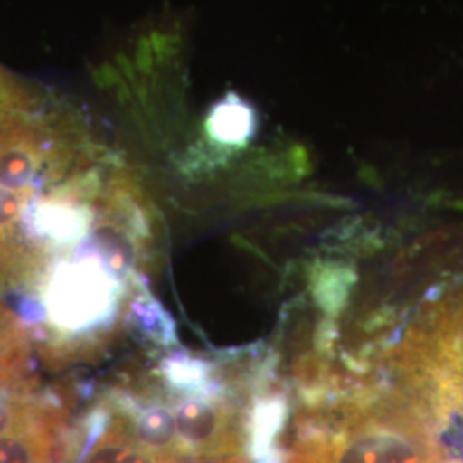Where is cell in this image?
I'll use <instances>...</instances> for the list:
<instances>
[{"label": "cell", "instance_id": "cell-1", "mask_svg": "<svg viewBox=\"0 0 463 463\" xmlns=\"http://www.w3.org/2000/svg\"><path fill=\"white\" fill-rule=\"evenodd\" d=\"M283 463H458L403 390L347 386L300 398Z\"/></svg>", "mask_w": 463, "mask_h": 463}, {"label": "cell", "instance_id": "cell-7", "mask_svg": "<svg viewBox=\"0 0 463 463\" xmlns=\"http://www.w3.org/2000/svg\"><path fill=\"white\" fill-rule=\"evenodd\" d=\"M62 417L43 420L0 438V463H55Z\"/></svg>", "mask_w": 463, "mask_h": 463}, {"label": "cell", "instance_id": "cell-4", "mask_svg": "<svg viewBox=\"0 0 463 463\" xmlns=\"http://www.w3.org/2000/svg\"><path fill=\"white\" fill-rule=\"evenodd\" d=\"M88 263L59 268L50 281V316L62 330L91 326L97 319L105 323L116 311L120 281L101 260Z\"/></svg>", "mask_w": 463, "mask_h": 463}, {"label": "cell", "instance_id": "cell-5", "mask_svg": "<svg viewBox=\"0 0 463 463\" xmlns=\"http://www.w3.org/2000/svg\"><path fill=\"white\" fill-rule=\"evenodd\" d=\"M252 398L246 417V449L258 462L281 460L279 439L290 419V400L271 390Z\"/></svg>", "mask_w": 463, "mask_h": 463}, {"label": "cell", "instance_id": "cell-3", "mask_svg": "<svg viewBox=\"0 0 463 463\" xmlns=\"http://www.w3.org/2000/svg\"><path fill=\"white\" fill-rule=\"evenodd\" d=\"M181 458L199 463H244L246 419L229 393L175 395L170 400Z\"/></svg>", "mask_w": 463, "mask_h": 463}, {"label": "cell", "instance_id": "cell-2", "mask_svg": "<svg viewBox=\"0 0 463 463\" xmlns=\"http://www.w3.org/2000/svg\"><path fill=\"white\" fill-rule=\"evenodd\" d=\"M91 141L81 118L32 95L0 120V285L40 277L30 246V218L50 181Z\"/></svg>", "mask_w": 463, "mask_h": 463}, {"label": "cell", "instance_id": "cell-8", "mask_svg": "<svg viewBox=\"0 0 463 463\" xmlns=\"http://www.w3.org/2000/svg\"><path fill=\"white\" fill-rule=\"evenodd\" d=\"M206 129L210 137L222 146H244L256 133L258 120L248 101L229 95L212 109Z\"/></svg>", "mask_w": 463, "mask_h": 463}, {"label": "cell", "instance_id": "cell-9", "mask_svg": "<svg viewBox=\"0 0 463 463\" xmlns=\"http://www.w3.org/2000/svg\"><path fill=\"white\" fill-rule=\"evenodd\" d=\"M355 283L357 273L345 263L317 261L309 273V287L316 304L328 317L344 311Z\"/></svg>", "mask_w": 463, "mask_h": 463}, {"label": "cell", "instance_id": "cell-6", "mask_svg": "<svg viewBox=\"0 0 463 463\" xmlns=\"http://www.w3.org/2000/svg\"><path fill=\"white\" fill-rule=\"evenodd\" d=\"M90 436L91 443L80 463H179L174 457L139 445L110 412H105L97 432L90 428Z\"/></svg>", "mask_w": 463, "mask_h": 463}, {"label": "cell", "instance_id": "cell-10", "mask_svg": "<svg viewBox=\"0 0 463 463\" xmlns=\"http://www.w3.org/2000/svg\"><path fill=\"white\" fill-rule=\"evenodd\" d=\"M26 359V336L14 316L0 304V376L14 383L23 374Z\"/></svg>", "mask_w": 463, "mask_h": 463}, {"label": "cell", "instance_id": "cell-11", "mask_svg": "<svg viewBox=\"0 0 463 463\" xmlns=\"http://www.w3.org/2000/svg\"><path fill=\"white\" fill-rule=\"evenodd\" d=\"M133 321L143 335H146L149 340H153L158 345L166 347L177 342L175 328L170 316L166 315L165 309L149 296L134 300Z\"/></svg>", "mask_w": 463, "mask_h": 463}]
</instances>
